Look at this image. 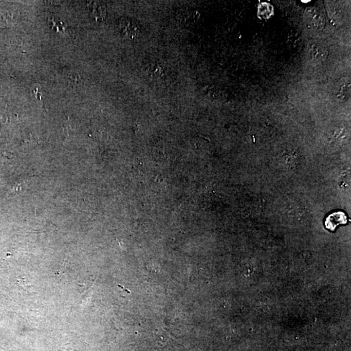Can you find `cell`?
Here are the masks:
<instances>
[{"label":"cell","mask_w":351,"mask_h":351,"mask_svg":"<svg viewBox=\"0 0 351 351\" xmlns=\"http://www.w3.org/2000/svg\"><path fill=\"white\" fill-rule=\"evenodd\" d=\"M274 10L272 5L267 3H262L259 4L258 15L259 18L262 19H268L273 15Z\"/></svg>","instance_id":"cell-7"},{"label":"cell","mask_w":351,"mask_h":351,"mask_svg":"<svg viewBox=\"0 0 351 351\" xmlns=\"http://www.w3.org/2000/svg\"><path fill=\"white\" fill-rule=\"evenodd\" d=\"M308 55L310 59L314 63H322L327 57V46L323 42L314 40L310 42L308 46Z\"/></svg>","instance_id":"cell-3"},{"label":"cell","mask_w":351,"mask_h":351,"mask_svg":"<svg viewBox=\"0 0 351 351\" xmlns=\"http://www.w3.org/2000/svg\"><path fill=\"white\" fill-rule=\"evenodd\" d=\"M118 31L123 37L129 40L138 38L141 33V26L135 19L122 17L117 23Z\"/></svg>","instance_id":"cell-1"},{"label":"cell","mask_w":351,"mask_h":351,"mask_svg":"<svg viewBox=\"0 0 351 351\" xmlns=\"http://www.w3.org/2000/svg\"><path fill=\"white\" fill-rule=\"evenodd\" d=\"M351 94V83L349 79H343L339 81L335 87L334 95L339 101L347 100Z\"/></svg>","instance_id":"cell-6"},{"label":"cell","mask_w":351,"mask_h":351,"mask_svg":"<svg viewBox=\"0 0 351 351\" xmlns=\"http://www.w3.org/2000/svg\"><path fill=\"white\" fill-rule=\"evenodd\" d=\"M304 22L310 30H322L325 25V19L323 13L315 7H308L304 13Z\"/></svg>","instance_id":"cell-2"},{"label":"cell","mask_w":351,"mask_h":351,"mask_svg":"<svg viewBox=\"0 0 351 351\" xmlns=\"http://www.w3.org/2000/svg\"><path fill=\"white\" fill-rule=\"evenodd\" d=\"M89 10L97 21L102 22L107 16L106 5L102 1H91L88 3Z\"/></svg>","instance_id":"cell-5"},{"label":"cell","mask_w":351,"mask_h":351,"mask_svg":"<svg viewBox=\"0 0 351 351\" xmlns=\"http://www.w3.org/2000/svg\"><path fill=\"white\" fill-rule=\"evenodd\" d=\"M347 216L341 211H337L329 215L325 220V226L328 230L333 232L339 224H346Z\"/></svg>","instance_id":"cell-4"}]
</instances>
